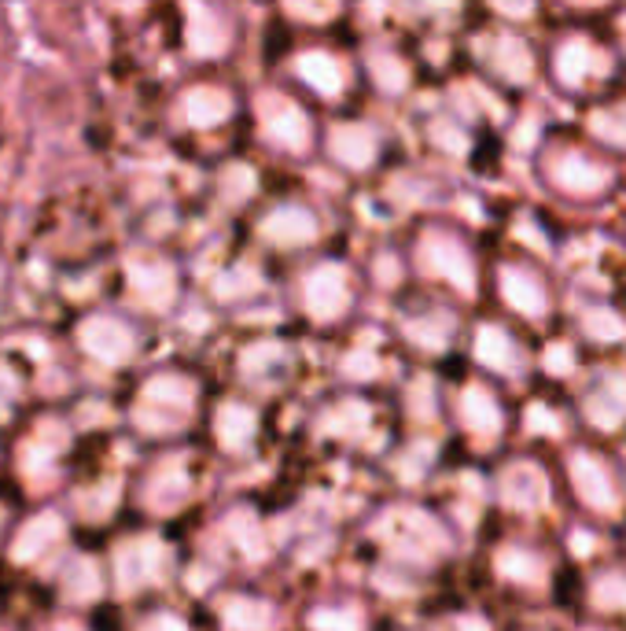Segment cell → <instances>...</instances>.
<instances>
[{
    "mask_svg": "<svg viewBox=\"0 0 626 631\" xmlns=\"http://www.w3.org/2000/svg\"><path fill=\"white\" fill-rule=\"evenodd\" d=\"M347 277H343L340 266H321L317 274H310L306 281V307H310L317 318H335L347 307Z\"/></svg>",
    "mask_w": 626,
    "mask_h": 631,
    "instance_id": "obj_1",
    "label": "cell"
},
{
    "mask_svg": "<svg viewBox=\"0 0 626 631\" xmlns=\"http://www.w3.org/2000/svg\"><path fill=\"white\" fill-rule=\"evenodd\" d=\"M81 343H86L97 358L123 362V358H129V343L133 340H129V332L118 321L97 318V321H86V329H81Z\"/></svg>",
    "mask_w": 626,
    "mask_h": 631,
    "instance_id": "obj_2",
    "label": "cell"
},
{
    "mask_svg": "<svg viewBox=\"0 0 626 631\" xmlns=\"http://www.w3.org/2000/svg\"><path fill=\"white\" fill-rule=\"evenodd\" d=\"M266 134L273 137L277 144L292 148V152H298V148L306 144V137H310V129H306V118L303 111L284 104V100H273V104L266 108Z\"/></svg>",
    "mask_w": 626,
    "mask_h": 631,
    "instance_id": "obj_3",
    "label": "cell"
},
{
    "mask_svg": "<svg viewBox=\"0 0 626 631\" xmlns=\"http://www.w3.org/2000/svg\"><path fill=\"white\" fill-rule=\"evenodd\" d=\"M314 234H317V222L303 207H280L266 222V237L273 244H306V240H314Z\"/></svg>",
    "mask_w": 626,
    "mask_h": 631,
    "instance_id": "obj_4",
    "label": "cell"
},
{
    "mask_svg": "<svg viewBox=\"0 0 626 631\" xmlns=\"http://www.w3.org/2000/svg\"><path fill=\"white\" fill-rule=\"evenodd\" d=\"M158 558H163L158 543H137L126 554H118V580H123V588H140V583L152 580Z\"/></svg>",
    "mask_w": 626,
    "mask_h": 631,
    "instance_id": "obj_5",
    "label": "cell"
},
{
    "mask_svg": "<svg viewBox=\"0 0 626 631\" xmlns=\"http://www.w3.org/2000/svg\"><path fill=\"white\" fill-rule=\"evenodd\" d=\"M60 532H63V525H60V517H55V514L37 517V521L26 525V528H23V535H18V543H15V558H18V561H30V558H37V554H41L44 546L60 540Z\"/></svg>",
    "mask_w": 626,
    "mask_h": 631,
    "instance_id": "obj_6",
    "label": "cell"
},
{
    "mask_svg": "<svg viewBox=\"0 0 626 631\" xmlns=\"http://www.w3.org/2000/svg\"><path fill=\"white\" fill-rule=\"evenodd\" d=\"M332 155L350 166H366L372 160V134L358 126H340L332 134Z\"/></svg>",
    "mask_w": 626,
    "mask_h": 631,
    "instance_id": "obj_7",
    "label": "cell"
},
{
    "mask_svg": "<svg viewBox=\"0 0 626 631\" xmlns=\"http://www.w3.org/2000/svg\"><path fill=\"white\" fill-rule=\"evenodd\" d=\"M133 289L144 295L148 303H155V307H166L174 295V274L170 266H137L133 270Z\"/></svg>",
    "mask_w": 626,
    "mask_h": 631,
    "instance_id": "obj_8",
    "label": "cell"
},
{
    "mask_svg": "<svg viewBox=\"0 0 626 631\" xmlns=\"http://www.w3.org/2000/svg\"><path fill=\"white\" fill-rule=\"evenodd\" d=\"M229 97L218 89H195L189 100H184V111L195 126H210V123H221L229 115Z\"/></svg>",
    "mask_w": 626,
    "mask_h": 631,
    "instance_id": "obj_9",
    "label": "cell"
},
{
    "mask_svg": "<svg viewBox=\"0 0 626 631\" xmlns=\"http://www.w3.org/2000/svg\"><path fill=\"white\" fill-rule=\"evenodd\" d=\"M298 74H303V78L310 81L317 92H340V86H343L340 63H335L332 55H321V52L303 55V63H298Z\"/></svg>",
    "mask_w": 626,
    "mask_h": 631,
    "instance_id": "obj_10",
    "label": "cell"
},
{
    "mask_svg": "<svg viewBox=\"0 0 626 631\" xmlns=\"http://www.w3.org/2000/svg\"><path fill=\"white\" fill-rule=\"evenodd\" d=\"M226 617H229L232 631H269V624H273V609H269L266 602H255V598L229 602Z\"/></svg>",
    "mask_w": 626,
    "mask_h": 631,
    "instance_id": "obj_11",
    "label": "cell"
},
{
    "mask_svg": "<svg viewBox=\"0 0 626 631\" xmlns=\"http://www.w3.org/2000/svg\"><path fill=\"white\" fill-rule=\"evenodd\" d=\"M251 432H255V414L244 411V406H226L218 417V436L221 443H226L229 451L244 447V443L251 440Z\"/></svg>",
    "mask_w": 626,
    "mask_h": 631,
    "instance_id": "obj_12",
    "label": "cell"
},
{
    "mask_svg": "<svg viewBox=\"0 0 626 631\" xmlns=\"http://www.w3.org/2000/svg\"><path fill=\"white\" fill-rule=\"evenodd\" d=\"M189 45L195 52H221L226 49V34H221L218 18L203 8H192V34H189Z\"/></svg>",
    "mask_w": 626,
    "mask_h": 631,
    "instance_id": "obj_13",
    "label": "cell"
},
{
    "mask_svg": "<svg viewBox=\"0 0 626 631\" xmlns=\"http://www.w3.org/2000/svg\"><path fill=\"white\" fill-rule=\"evenodd\" d=\"M63 583H67V591H71V598H89V595H97V569H92L89 561H74L71 569H67V577H63Z\"/></svg>",
    "mask_w": 626,
    "mask_h": 631,
    "instance_id": "obj_14",
    "label": "cell"
},
{
    "mask_svg": "<svg viewBox=\"0 0 626 631\" xmlns=\"http://www.w3.org/2000/svg\"><path fill=\"white\" fill-rule=\"evenodd\" d=\"M317 631H361V617L354 609H317L314 614Z\"/></svg>",
    "mask_w": 626,
    "mask_h": 631,
    "instance_id": "obj_15",
    "label": "cell"
},
{
    "mask_svg": "<svg viewBox=\"0 0 626 631\" xmlns=\"http://www.w3.org/2000/svg\"><path fill=\"white\" fill-rule=\"evenodd\" d=\"M244 292V289H258V277L255 274H247V270H240L237 277H229V281H221V295L226 300H232V292Z\"/></svg>",
    "mask_w": 626,
    "mask_h": 631,
    "instance_id": "obj_16",
    "label": "cell"
},
{
    "mask_svg": "<svg viewBox=\"0 0 626 631\" xmlns=\"http://www.w3.org/2000/svg\"><path fill=\"white\" fill-rule=\"evenodd\" d=\"M144 631H184V624L177 617H155Z\"/></svg>",
    "mask_w": 626,
    "mask_h": 631,
    "instance_id": "obj_17",
    "label": "cell"
},
{
    "mask_svg": "<svg viewBox=\"0 0 626 631\" xmlns=\"http://www.w3.org/2000/svg\"><path fill=\"white\" fill-rule=\"evenodd\" d=\"M63 631H78V628H63Z\"/></svg>",
    "mask_w": 626,
    "mask_h": 631,
    "instance_id": "obj_18",
    "label": "cell"
},
{
    "mask_svg": "<svg viewBox=\"0 0 626 631\" xmlns=\"http://www.w3.org/2000/svg\"><path fill=\"white\" fill-rule=\"evenodd\" d=\"M0 417H4V411H0Z\"/></svg>",
    "mask_w": 626,
    "mask_h": 631,
    "instance_id": "obj_19",
    "label": "cell"
}]
</instances>
